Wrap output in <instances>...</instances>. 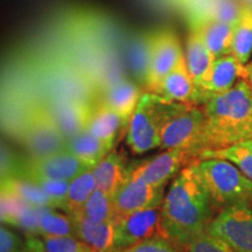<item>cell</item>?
Instances as JSON below:
<instances>
[{
    "mask_svg": "<svg viewBox=\"0 0 252 252\" xmlns=\"http://www.w3.org/2000/svg\"><path fill=\"white\" fill-rule=\"evenodd\" d=\"M162 225L165 236L178 247L208 230L215 208L193 163L181 169L163 197Z\"/></svg>",
    "mask_w": 252,
    "mask_h": 252,
    "instance_id": "cell-1",
    "label": "cell"
},
{
    "mask_svg": "<svg viewBox=\"0 0 252 252\" xmlns=\"http://www.w3.org/2000/svg\"><path fill=\"white\" fill-rule=\"evenodd\" d=\"M202 108L198 154L252 139V80L242 78L231 89L208 99Z\"/></svg>",
    "mask_w": 252,
    "mask_h": 252,
    "instance_id": "cell-2",
    "label": "cell"
},
{
    "mask_svg": "<svg viewBox=\"0 0 252 252\" xmlns=\"http://www.w3.org/2000/svg\"><path fill=\"white\" fill-rule=\"evenodd\" d=\"M191 163L215 209L222 210L242 202L252 203V180L232 162L209 158Z\"/></svg>",
    "mask_w": 252,
    "mask_h": 252,
    "instance_id": "cell-3",
    "label": "cell"
},
{
    "mask_svg": "<svg viewBox=\"0 0 252 252\" xmlns=\"http://www.w3.org/2000/svg\"><path fill=\"white\" fill-rule=\"evenodd\" d=\"M204 112L197 103L162 100L160 137L162 149L190 151L196 160Z\"/></svg>",
    "mask_w": 252,
    "mask_h": 252,
    "instance_id": "cell-4",
    "label": "cell"
},
{
    "mask_svg": "<svg viewBox=\"0 0 252 252\" xmlns=\"http://www.w3.org/2000/svg\"><path fill=\"white\" fill-rule=\"evenodd\" d=\"M162 100L161 97L151 91L141 94L127 126V145L133 153L144 154L161 146L160 123Z\"/></svg>",
    "mask_w": 252,
    "mask_h": 252,
    "instance_id": "cell-5",
    "label": "cell"
},
{
    "mask_svg": "<svg viewBox=\"0 0 252 252\" xmlns=\"http://www.w3.org/2000/svg\"><path fill=\"white\" fill-rule=\"evenodd\" d=\"M207 231L235 252H252V203L242 202L220 210Z\"/></svg>",
    "mask_w": 252,
    "mask_h": 252,
    "instance_id": "cell-6",
    "label": "cell"
},
{
    "mask_svg": "<svg viewBox=\"0 0 252 252\" xmlns=\"http://www.w3.org/2000/svg\"><path fill=\"white\" fill-rule=\"evenodd\" d=\"M87 169H89V167L80 159L69 151L63 150L45 157H28L24 161L18 162L14 175L26 179L71 181Z\"/></svg>",
    "mask_w": 252,
    "mask_h": 252,
    "instance_id": "cell-7",
    "label": "cell"
},
{
    "mask_svg": "<svg viewBox=\"0 0 252 252\" xmlns=\"http://www.w3.org/2000/svg\"><path fill=\"white\" fill-rule=\"evenodd\" d=\"M185 56L180 40L174 32L165 30L150 35V61L147 70V91H153L156 87L174 69Z\"/></svg>",
    "mask_w": 252,
    "mask_h": 252,
    "instance_id": "cell-8",
    "label": "cell"
},
{
    "mask_svg": "<svg viewBox=\"0 0 252 252\" xmlns=\"http://www.w3.org/2000/svg\"><path fill=\"white\" fill-rule=\"evenodd\" d=\"M21 140L30 157H45L65 150L63 137L47 110H35L25 122Z\"/></svg>",
    "mask_w": 252,
    "mask_h": 252,
    "instance_id": "cell-9",
    "label": "cell"
},
{
    "mask_svg": "<svg viewBox=\"0 0 252 252\" xmlns=\"http://www.w3.org/2000/svg\"><path fill=\"white\" fill-rule=\"evenodd\" d=\"M161 204L138 210L118 222L116 224L113 251L130 248L145 239L160 236L166 237L162 225Z\"/></svg>",
    "mask_w": 252,
    "mask_h": 252,
    "instance_id": "cell-10",
    "label": "cell"
},
{
    "mask_svg": "<svg viewBox=\"0 0 252 252\" xmlns=\"http://www.w3.org/2000/svg\"><path fill=\"white\" fill-rule=\"evenodd\" d=\"M242 78L252 80V62L244 64L232 54L217 58L197 87V104H204L212 97L225 93Z\"/></svg>",
    "mask_w": 252,
    "mask_h": 252,
    "instance_id": "cell-11",
    "label": "cell"
},
{
    "mask_svg": "<svg viewBox=\"0 0 252 252\" xmlns=\"http://www.w3.org/2000/svg\"><path fill=\"white\" fill-rule=\"evenodd\" d=\"M163 187H157V186L147 184L143 179L131 173L128 180L112 198V220L115 224L138 210L161 204L165 197Z\"/></svg>",
    "mask_w": 252,
    "mask_h": 252,
    "instance_id": "cell-12",
    "label": "cell"
},
{
    "mask_svg": "<svg viewBox=\"0 0 252 252\" xmlns=\"http://www.w3.org/2000/svg\"><path fill=\"white\" fill-rule=\"evenodd\" d=\"M195 161L194 154L185 149H169L153 159L141 162L140 165L131 167V173L143 179L147 184L163 187L166 182L180 171L185 163Z\"/></svg>",
    "mask_w": 252,
    "mask_h": 252,
    "instance_id": "cell-13",
    "label": "cell"
},
{
    "mask_svg": "<svg viewBox=\"0 0 252 252\" xmlns=\"http://www.w3.org/2000/svg\"><path fill=\"white\" fill-rule=\"evenodd\" d=\"M151 93L157 94L167 102L197 103L196 84L188 70L185 56Z\"/></svg>",
    "mask_w": 252,
    "mask_h": 252,
    "instance_id": "cell-14",
    "label": "cell"
},
{
    "mask_svg": "<svg viewBox=\"0 0 252 252\" xmlns=\"http://www.w3.org/2000/svg\"><path fill=\"white\" fill-rule=\"evenodd\" d=\"M96 188L115 197L119 189L131 175V167L126 165L124 158L118 153L110 152L98 165L93 168Z\"/></svg>",
    "mask_w": 252,
    "mask_h": 252,
    "instance_id": "cell-15",
    "label": "cell"
},
{
    "mask_svg": "<svg viewBox=\"0 0 252 252\" xmlns=\"http://www.w3.org/2000/svg\"><path fill=\"white\" fill-rule=\"evenodd\" d=\"M236 24H228L212 19H197L191 28L200 34L210 53L215 59L231 54Z\"/></svg>",
    "mask_w": 252,
    "mask_h": 252,
    "instance_id": "cell-16",
    "label": "cell"
},
{
    "mask_svg": "<svg viewBox=\"0 0 252 252\" xmlns=\"http://www.w3.org/2000/svg\"><path fill=\"white\" fill-rule=\"evenodd\" d=\"M77 238L89 245L94 252H112L115 247L116 224L113 220L94 222L82 215L71 216Z\"/></svg>",
    "mask_w": 252,
    "mask_h": 252,
    "instance_id": "cell-17",
    "label": "cell"
},
{
    "mask_svg": "<svg viewBox=\"0 0 252 252\" xmlns=\"http://www.w3.org/2000/svg\"><path fill=\"white\" fill-rule=\"evenodd\" d=\"M50 118L65 139L87 128L91 110L78 103L61 102L47 109Z\"/></svg>",
    "mask_w": 252,
    "mask_h": 252,
    "instance_id": "cell-18",
    "label": "cell"
},
{
    "mask_svg": "<svg viewBox=\"0 0 252 252\" xmlns=\"http://www.w3.org/2000/svg\"><path fill=\"white\" fill-rule=\"evenodd\" d=\"M141 91L131 81L122 80L112 84L105 94L104 104L115 110L123 119V128L128 126L141 97Z\"/></svg>",
    "mask_w": 252,
    "mask_h": 252,
    "instance_id": "cell-19",
    "label": "cell"
},
{
    "mask_svg": "<svg viewBox=\"0 0 252 252\" xmlns=\"http://www.w3.org/2000/svg\"><path fill=\"white\" fill-rule=\"evenodd\" d=\"M185 58L186 62H187L188 70L190 72L197 89V87L206 78L216 59L210 53L206 43L201 39L200 34L194 28H190V32H189V35L187 37Z\"/></svg>",
    "mask_w": 252,
    "mask_h": 252,
    "instance_id": "cell-20",
    "label": "cell"
},
{
    "mask_svg": "<svg viewBox=\"0 0 252 252\" xmlns=\"http://www.w3.org/2000/svg\"><path fill=\"white\" fill-rule=\"evenodd\" d=\"M65 150L74 154L89 168H94L98 165L111 152L109 146L87 130L68 138Z\"/></svg>",
    "mask_w": 252,
    "mask_h": 252,
    "instance_id": "cell-21",
    "label": "cell"
},
{
    "mask_svg": "<svg viewBox=\"0 0 252 252\" xmlns=\"http://www.w3.org/2000/svg\"><path fill=\"white\" fill-rule=\"evenodd\" d=\"M121 127H123V119L121 116L103 103L90 111L86 130L98 138L110 149H112L116 134Z\"/></svg>",
    "mask_w": 252,
    "mask_h": 252,
    "instance_id": "cell-22",
    "label": "cell"
},
{
    "mask_svg": "<svg viewBox=\"0 0 252 252\" xmlns=\"http://www.w3.org/2000/svg\"><path fill=\"white\" fill-rule=\"evenodd\" d=\"M94 189H96V180H94L93 168H89L70 181L67 196L61 209L69 216L80 214Z\"/></svg>",
    "mask_w": 252,
    "mask_h": 252,
    "instance_id": "cell-23",
    "label": "cell"
},
{
    "mask_svg": "<svg viewBox=\"0 0 252 252\" xmlns=\"http://www.w3.org/2000/svg\"><path fill=\"white\" fill-rule=\"evenodd\" d=\"M1 189L15 194L32 207L54 208L52 201L48 195L43 191V189L37 186L35 182L31 181L30 179L23 178V176L13 175L2 179Z\"/></svg>",
    "mask_w": 252,
    "mask_h": 252,
    "instance_id": "cell-24",
    "label": "cell"
},
{
    "mask_svg": "<svg viewBox=\"0 0 252 252\" xmlns=\"http://www.w3.org/2000/svg\"><path fill=\"white\" fill-rule=\"evenodd\" d=\"M219 158L237 166L250 180H252V139L231 145L220 150H206L197 156V159Z\"/></svg>",
    "mask_w": 252,
    "mask_h": 252,
    "instance_id": "cell-25",
    "label": "cell"
},
{
    "mask_svg": "<svg viewBox=\"0 0 252 252\" xmlns=\"http://www.w3.org/2000/svg\"><path fill=\"white\" fill-rule=\"evenodd\" d=\"M231 54L239 62L247 64L252 54V6L244 5L236 23Z\"/></svg>",
    "mask_w": 252,
    "mask_h": 252,
    "instance_id": "cell-26",
    "label": "cell"
},
{
    "mask_svg": "<svg viewBox=\"0 0 252 252\" xmlns=\"http://www.w3.org/2000/svg\"><path fill=\"white\" fill-rule=\"evenodd\" d=\"M55 208H42L40 215L39 234L52 237H67L76 236L74 220L68 214L55 212Z\"/></svg>",
    "mask_w": 252,
    "mask_h": 252,
    "instance_id": "cell-27",
    "label": "cell"
},
{
    "mask_svg": "<svg viewBox=\"0 0 252 252\" xmlns=\"http://www.w3.org/2000/svg\"><path fill=\"white\" fill-rule=\"evenodd\" d=\"M77 215H82L94 222H106L113 220L112 197L99 189H94L93 195L87 201L86 206Z\"/></svg>",
    "mask_w": 252,
    "mask_h": 252,
    "instance_id": "cell-28",
    "label": "cell"
},
{
    "mask_svg": "<svg viewBox=\"0 0 252 252\" xmlns=\"http://www.w3.org/2000/svg\"><path fill=\"white\" fill-rule=\"evenodd\" d=\"M244 4L236 0H213L208 11L200 19H212L228 24H236L241 17Z\"/></svg>",
    "mask_w": 252,
    "mask_h": 252,
    "instance_id": "cell-29",
    "label": "cell"
},
{
    "mask_svg": "<svg viewBox=\"0 0 252 252\" xmlns=\"http://www.w3.org/2000/svg\"><path fill=\"white\" fill-rule=\"evenodd\" d=\"M30 204L13 193L1 189V220L7 224L19 225Z\"/></svg>",
    "mask_w": 252,
    "mask_h": 252,
    "instance_id": "cell-30",
    "label": "cell"
},
{
    "mask_svg": "<svg viewBox=\"0 0 252 252\" xmlns=\"http://www.w3.org/2000/svg\"><path fill=\"white\" fill-rule=\"evenodd\" d=\"M182 252H235L224 241L206 231L180 247Z\"/></svg>",
    "mask_w": 252,
    "mask_h": 252,
    "instance_id": "cell-31",
    "label": "cell"
},
{
    "mask_svg": "<svg viewBox=\"0 0 252 252\" xmlns=\"http://www.w3.org/2000/svg\"><path fill=\"white\" fill-rule=\"evenodd\" d=\"M42 242L47 252H94L86 242L74 236H67V237L42 236Z\"/></svg>",
    "mask_w": 252,
    "mask_h": 252,
    "instance_id": "cell-32",
    "label": "cell"
},
{
    "mask_svg": "<svg viewBox=\"0 0 252 252\" xmlns=\"http://www.w3.org/2000/svg\"><path fill=\"white\" fill-rule=\"evenodd\" d=\"M112 252H182L180 247L173 243L171 239L162 237H153L141 241L123 250H115Z\"/></svg>",
    "mask_w": 252,
    "mask_h": 252,
    "instance_id": "cell-33",
    "label": "cell"
},
{
    "mask_svg": "<svg viewBox=\"0 0 252 252\" xmlns=\"http://www.w3.org/2000/svg\"><path fill=\"white\" fill-rule=\"evenodd\" d=\"M35 182L48 195L54 208H61L67 196L70 181L67 180H50V179H30Z\"/></svg>",
    "mask_w": 252,
    "mask_h": 252,
    "instance_id": "cell-34",
    "label": "cell"
},
{
    "mask_svg": "<svg viewBox=\"0 0 252 252\" xmlns=\"http://www.w3.org/2000/svg\"><path fill=\"white\" fill-rule=\"evenodd\" d=\"M25 247L21 239L5 225L0 228V252H19Z\"/></svg>",
    "mask_w": 252,
    "mask_h": 252,
    "instance_id": "cell-35",
    "label": "cell"
},
{
    "mask_svg": "<svg viewBox=\"0 0 252 252\" xmlns=\"http://www.w3.org/2000/svg\"><path fill=\"white\" fill-rule=\"evenodd\" d=\"M27 247L31 249L32 252H47L45 244L42 241H40L39 238H36L35 236H30L26 239Z\"/></svg>",
    "mask_w": 252,
    "mask_h": 252,
    "instance_id": "cell-36",
    "label": "cell"
},
{
    "mask_svg": "<svg viewBox=\"0 0 252 252\" xmlns=\"http://www.w3.org/2000/svg\"><path fill=\"white\" fill-rule=\"evenodd\" d=\"M19 252H32V251H31V249L27 247V244H25V247L21 249V250L19 251Z\"/></svg>",
    "mask_w": 252,
    "mask_h": 252,
    "instance_id": "cell-37",
    "label": "cell"
},
{
    "mask_svg": "<svg viewBox=\"0 0 252 252\" xmlns=\"http://www.w3.org/2000/svg\"><path fill=\"white\" fill-rule=\"evenodd\" d=\"M244 5H251L252 6V0H243Z\"/></svg>",
    "mask_w": 252,
    "mask_h": 252,
    "instance_id": "cell-38",
    "label": "cell"
}]
</instances>
